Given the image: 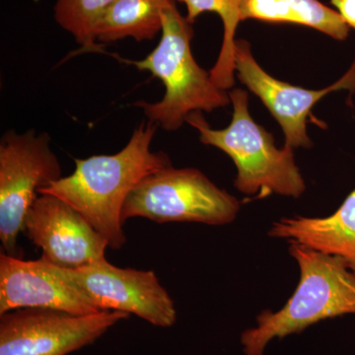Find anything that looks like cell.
I'll list each match as a JSON object with an SVG mask.
<instances>
[{"label":"cell","instance_id":"obj_1","mask_svg":"<svg viewBox=\"0 0 355 355\" xmlns=\"http://www.w3.org/2000/svg\"><path fill=\"white\" fill-rule=\"evenodd\" d=\"M157 125L142 121L127 146L112 155L74 159L76 170L43 189L76 209L107 240L112 249L127 241L121 211L128 195L149 175L171 166L164 153L151 151Z\"/></svg>","mask_w":355,"mask_h":355},{"label":"cell","instance_id":"obj_2","mask_svg":"<svg viewBox=\"0 0 355 355\" xmlns=\"http://www.w3.org/2000/svg\"><path fill=\"white\" fill-rule=\"evenodd\" d=\"M162 36L156 48L144 60H128L114 55L123 64L150 72L162 81L165 95L159 102L137 101L133 107L144 111L147 121L167 132L179 130L191 113L214 112L231 104L227 91L219 88L210 72L196 62L191 50L193 24L182 15L176 3L163 14Z\"/></svg>","mask_w":355,"mask_h":355},{"label":"cell","instance_id":"obj_3","mask_svg":"<svg viewBox=\"0 0 355 355\" xmlns=\"http://www.w3.org/2000/svg\"><path fill=\"white\" fill-rule=\"evenodd\" d=\"M289 253L300 268L298 286L282 309L263 311L256 326L243 331L245 355H265L275 338L301 333L324 320L355 315V273L345 261L294 243Z\"/></svg>","mask_w":355,"mask_h":355},{"label":"cell","instance_id":"obj_4","mask_svg":"<svg viewBox=\"0 0 355 355\" xmlns=\"http://www.w3.org/2000/svg\"><path fill=\"white\" fill-rule=\"evenodd\" d=\"M232 121L223 130H214L202 112L191 113L186 123L200 133L205 146L216 147L232 159L237 167L235 188L248 196L268 197L270 193L297 198L306 191L293 148L275 146L272 133L258 125L249 112V96L242 89L229 93Z\"/></svg>","mask_w":355,"mask_h":355},{"label":"cell","instance_id":"obj_5","mask_svg":"<svg viewBox=\"0 0 355 355\" xmlns=\"http://www.w3.org/2000/svg\"><path fill=\"white\" fill-rule=\"evenodd\" d=\"M239 210V200L200 170L171 165L149 175L133 189L123 205L121 220L144 217L157 223L225 225L235 220Z\"/></svg>","mask_w":355,"mask_h":355},{"label":"cell","instance_id":"obj_6","mask_svg":"<svg viewBox=\"0 0 355 355\" xmlns=\"http://www.w3.org/2000/svg\"><path fill=\"white\" fill-rule=\"evenodd\" d=\"M60 160L46 132L8 130L0 139V241L3 253L20 258L18 237L40 191L62 179Z\"/></svg>","mask_w":355,"mask_h":355},{"label":"cell","instance_id":"obj_7","mask_svg":"<svg viewBox=\"0 0 355 355\" xmlns=\"http://www.w3.org/2000/svg\"><path fill=\"white\" fill-rule=\"evenodd\" d=\"M48 265L58 277L100 311L133 314L161 328H169L176 322L171 296L153 270L118 268L106 259L79 268Z\"/></svg>","mask_w":355,"mask_h":355},{"label":"cell","instance_id":"obj_8","mask_svg":"<svg viewBox=\"0 0 355 355\" xmlns=\"http://www.w3.org/2000/svg\"><path fill=\"white\" fill-rule=\"evenodd\" d=\"M128 317L119 311L89 315L37 308L10 311L0 315V355H67Z\"/></svg>","mask_w":355,"mask_h":355},{"label":"cell","instance_id":"obj_9","mask_svg":"<svg viewBox=\"0 0 355 355\" xmlns=\"http://www.w3.org/2000/svg\"><path fill=\"white\" fill-rule=\"evenodd\" d=\"M235 67L238 78L268 108L279 123L291 148L313 146L307 132V119L313 107L334 91L355 90V62L336 83L321 90H309L284 83L266 71L254 60L251 44L236 40Z\"/></svg>","mask_w":355,"mask_h":355},{"label":"cell","instance_id":"obj_10","mask_svg":"<svg viewBox=\"0 0 355 355\" xmlns=\"http://www.w3.org/2000/svg\"><path fill=\"white\" fill-rule=\"evenodd\" d=\"M24 232L41 248V259L53 266L79 268L106 259L107 240L76 209L55 196H39L26 216Z\"/></svg>","mask_w":355,"mask_h":355},{"label":"cell","instance_id":"obj_11","mask_svg":"<svg viewBox=\"0 0 355 355\" xmlns=\"http://www.w3.org/2000/svg\"><path fill=\"white\" fill-rule=\"evenodd\" d=\"M37 308L76 315L101 312L85 296L51 272L43 259L24 261L0 254V315Z\"/></svg>","mask_w":355,"mask_h":355},{"label":"cell","instance_id":"obj_12","mask_svg":"<svg viewBox=\"0 0 355 355\" xmlns=\"http://www.w3.org/2000/svg\"><path fill=\"white\" fill-rule=\"evenodd\" d=\"M268 235L338 257L355 273V188L331 216L282 218Z\"/></svg>","mask_w":355,"mask_h":355},{"label":"cell","instance_id":"obj_13","mask_svg":"<svg viewBox=\"0 0 355 355\" xmlns=\"http://www.w3.org/2000/svg\"><path fill=\"white\" fill-rule=\"evenodd\" d=\"M240 18L305 26L338 41L347 40L350 31L338 11L320 0H242Z\"/></svg>","mask_w":355,"mask_h":355},{"label":"cell","instance_id":"obj_14","mask_svg":"<svg viewBox=\"0 0 355 355\" xmlns=\"http://www.w3.org/2000/svg\"><path fill=\"white\" fill-rule=\"evenodd\" d=\"M174 3L176 0H116L96 26V41H151L162 30L166 9Z\"/></svg>","mask_w":355,"mask_h":355},{"label":"cell","instance_id":"obj_15","mask_svg":"<svg viewBox=\"0 0 355 355\" xmlns=\"http://www.w3.org/2000/svg\"><path fill=\"white\" fill-rule=\"evenodd\" d=\"M187 7V19L191 24L205 12L216 13L223 24V41L216 64L209 70L212 80L219 88L227 91L235 84L236 30L241 22L242 0H178Z\"/></svg>","mask_w":355,"mask_h":355},{"label":"cell","instance_id":"obj_16","mask_svg":"<svg viewBox=\"0 0 355 355\" xmlns=\"http://www.w3.org/2000/svg\"><path fill=\"white\" fill-rule=\"evenodd\" d=\"M116 0H57L55 19L84 51L103 53L96 43L95 29L103 14Z\"/></svg>","mask_w":355,"mask_h":355},{"label":"cell","instance_id":"obj_17","mask_svg":"<svg viewBox=\"0 0 355 355\" xmlns=\"http://www.w3.org/2000/svg\"><path fill=\"white\" fill-rule=\"evenodd\" d=\"M331 3L350 29L355 30V0H331Z\"/></svg>","mask_w":355,"mask_h":355}]
</instances>
